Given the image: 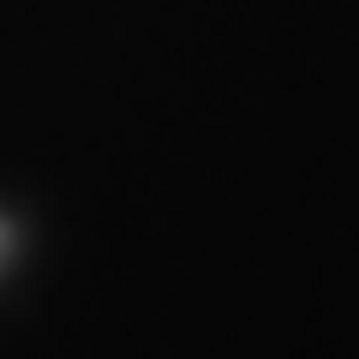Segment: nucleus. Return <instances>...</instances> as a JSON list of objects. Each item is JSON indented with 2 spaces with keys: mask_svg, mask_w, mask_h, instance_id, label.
I'll return each instance as SVG.
<instances>
[{
  "mask_svg": "<svg viewBox=\"0 0 359 359\" xmlns=\"http://www.w3.org/2000/svg\"><path fill=\"white\" fill-rule=\"evenodd\" d=\"M18 252V228H13V216L0 210V269H6V257Z\"/></svg>",
  "mask_w": 359,
  "mask_h": 359,
  "instance_id": "nucleus-1",
  "label": "nucleus"
}]
</instances>
